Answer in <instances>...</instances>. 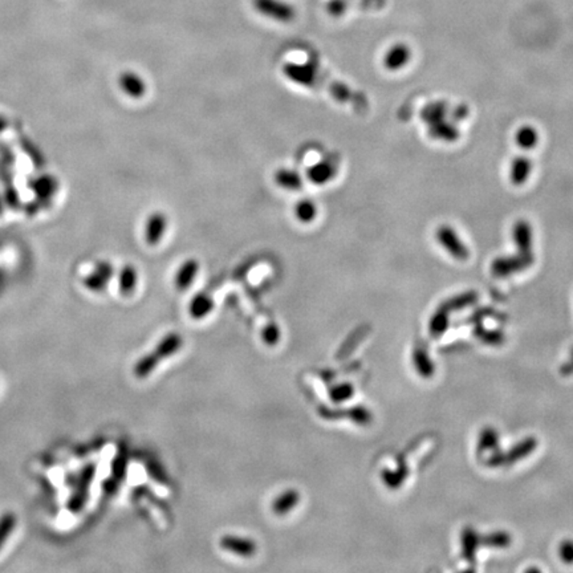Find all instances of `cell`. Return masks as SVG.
I'll return each mask as SVG.
<instances>
[{
    "label": "cell",
    "instance_id": "cell-1",
    "mask_svg": "<svg viewBox=\"0 0 573 573\" xmlns=\"http://www.w3.org/2000/svg\"><path fill=\"white\" fill-rule=\"evenodd\" d=\"M252 5L260 15L279 23H291L296 18L293 5L283 0H252Z\"/></svg>",
    "mask_w": 573,
    "mask_h": 573
},
{
    "label": "cell",
    "instance_id": "cell-2",
    "mask_svg": "<svg viewBox=\"0 0 573 573\" xmlns=\"http://www.w3.org/2000/svg\"><path fill=\"white\" fill-rule=\"evenodd\" d=\"M95 464H88L84 467V470L81 471V474L78 475L76 480V486L74 488V493L68 500V510L74 514H77L82 510V507L85 506L88 497H89V491H91V486L92 482L95 479Z\"/></svg>",
    "mask_w": 573,
    "mask_h": 573
},
{
    "label": "cell",
    "instance_id": "cell-3",
    "mask_svg": "<svg viewBox=\"0 0 573 573\" xmlns=\"http://www.w3.org/2000/svg\"><path fill=\"white\" fill-rule=\"evenodd\" d=\"M169 229V216L164 211L155 210L150 212L144 222V240L148 246H158Z\"/></svg>",
    "mask_w": 573,
    "mask_h": 573
},
{
    "label": "cell",
    "instance_id": "cell-4",
    "mask_svg": "<svg viewBox=\"0 0 573 573\" xmlns=\"http://www.w3.org/2000/svg\"><path fill=\"white\" fill-rule=\"evenodd\" d=\"M437 240L440 242V246L446 249L450 256H453L457 260H466L470 256V251L460 239L458 232L453 229L451 226L443 225L437 229Z\"/></svg>",
    "mask_w": 573,
    "mask_h": 573
},
{
    "label": "cell",
    "instance_id": "cell-5",
    "mask_svg": "<svg viewBox=\"0 0 573 573\" xmlns=\"http://www.w3.org/2000/svg\"><path fill=\"white\" fill-rule=\"evenodd\" d=\"M118 87L132 100H141L148 93V82L135 71H124L118 77Z\"/></svg>",
    "mask_w": 573,
    "mask_h": 573
},
{
    "label": "cell",
    "instance_id": "cell-6",
    "mask_svg": "<svg viewBox=\"0 0 573 573\" xmlns=\"http://www.w3.org/2000/svg\"><path fill=\"white\" fill-rule=\"evenodd\" d=\"M534 263V256H526L517 254L515 256H503L497 258L493 263L491 271L497 278H504L507 275H513L524 268L530 267Z\"/></svg>",
    "mask_w": 573,
    "mask_h": 573
},
{
    "label": "cell",
    "instance_id": "cell-7",
    "mask_svg": "<svg viewBox=\"0 0 573 573\" xmlns=\"http://www.w3.org/2000/svg\"><path fill=\"white\" fill-rule=\"evenodd\" d=\"M337 175V165L330 158H322L306 169V179L317 186L329 183Z\"/></svg>",
    "mask_w": 573,
    "mask_h": 573
},
{
    "label": "cell",
    "instance_id": "cell-8",
    "mask_svg": "<svg viewBox=\"0 0 573 573\" xmlns=\"http://www.w3.org/2000/svg\"><path fill=\"white\" fill-rule=\"evenodd\" d=\"M219 546L222 550L227 551L229 554H236L240 557H252L258 551L256 543L243 536L225 535L219 539Z\"/></svg>",
    "mask_w": 573,
    "mask_h": 573
},
{
    "label": "cell",
    "instance_id": "cell-9",
    "mask_svg": "<svg viewBox=\"0 0 573 573\" xmlns=\"http://www.w3.org/2000/svg\"><path fill=\"white\" fill-rule=\"evenodd\" d=\"M199 269H201V265L194 258L186 259L185 262H182L177 269V272H175V276H174V286H175V288L181 292L188 291L191 284L195 282Z\"/></svg>",
    "mask_w": 573,
    "mask_h": 573
},
{
    "label": "cell",
    "instance_id": "cell-10",
    "mask_svg": "<svg viewBox=\"0 0 573 573\" xmlns=\"http://www.w3.org/2000/svg\"><path fill=\"white\" fill-rule=\"evenodd\" d=\"M513 239L515 242L516 247L519 249V254L526 255V256H534L532 255V243H534L532 227L527 221L520 219L516 222L513 229Z\"/></svg>",
    "mask_w": 573,
    "mask_h": 573
},
{
    "label": "cell",
    "instance_id": "cell-11",
    "mask_svg": "<svg viewBox=\"0 0 573 573\" xmlns=\"http://www.w3.org/2000/svg\"><path fill=\"white\" fill-rule=\"evenodd\" d=\"M273 182L283 190L299 191L304 186V177L292 168H279L273 172Z\"/></svg>",
    "mask_w": 573,
    "mask_h": 573
},
{
    "label": "cell",
    "instance_id": "cell-12",
    "mask_svg": "<svg viewBox=\"0 0 573 573\" xmlns=\"http://www.w3.org/2000/svg\"><path fill=\"white\" fill-rule=\"evenodd\" d=\"M112 278H113L112 265L108 262H101L95 266V271L85 278L84 284L93 292H101L105 289V286H108Z\"/></svg>",
    "mask_w": 573,
    "mask_h": 573
},
{
    "label": "cell",
    "instance_id": "cell-13",
    "mask_svg": "<svg viewBox=\"0 0 573 573\" xmlns=\"http://www.w3.org/2000/svg\"><path fill=\"white\" fill-rule=\"evenodd\" d=\"M183 344V341H182V337L178 335V333H169V335H166L158 345L154 348V352L152 353L154 357H155V360L158 361V363H161L162 360H165V359H168V357H172L174 356L179 349H181V346Z\"/></svg>",
    "mask_w": 573,
    "mask_h": 573
},
{
    "label": "cell",
    "instance_id": "cell-14",
    "mask_svg": "<svg viewBox=\"0 0 573 573\" xmlns=\"http://www.w3.org/2000/svg\"><path fill=\"white\" fill-rule=\"evenodd\" d=\"M410 58H412L410 49L403 44H398V45L392 47L386 52L383 58V67L387 71H398L409 63Z\"/></svg>",
    "mask_w": 573,
    "mask_h": 573
},
{
    "label": "cell",
    "instance_id": "cell-15",
    "mask_svg": "<svg viewBox=\"0 0 573 573\" xmlns=\"http://www.w3.org/2000/svg\"><path fill=\"white\" fill-rule=\"evenodd\" d=\"M531 172H532V161L526 155L516 157L511 164L510 181L515 186H521L528 181Z\"/></svg>",
    "mask_w": 573,
    "mask_h": 573
},
{
    "label": "cell",
    "instance_id": "cell-16",
    "mask_svg": "<svg viewBox=\"0 0 573 573\" xmlns=\"http://www.w3.org/2000/svg\"><path fill=\"white\" fill-rule=\"evenodd\" d=\"M299 502H300L299 491L291 488V490H286L284 493H282L279 497L273 499V502L271 504V510L275 515H286L288 513H291L299 504Z\"/></svg>",
    "mask_w": 573,
    "mask_h": 573
},
{
    "label": "cell",
    "instance_id": "cell-17",
    "mask_svg": "<svg viewBox=\"0 0 573 573\" xmlns=\"http://www.w3.org/2000/svg\"><path fill=\"white\" fill-rule=\"evenodd\" d=\"M317 215H319V207L315 203V201L309 198L299 199L293 206V216L296 218L297 222L303 225L312 223L317 218Z\"/></svg>",
    "mask_w": 573,
    "mask_h": 573
},
{
    "label": "cell",
    "instance_id": "cell-18",
    "mask_svg": "<svg viewBox=\"0 0 573 573\" xmlns=\"http://www.w3.org/2000/svg\"><path fill=\"white\" fill-rule=\"evenodd\" d=\"M214 309V302L210 295L206 293H198L191 299L189 303V313L191 317L195 320H201L206 317L211 311Z\"/></svg>",
    "mask_w": 573,
    "mask_h": 573
},
{
    "label": "cell",
    "instance_id": "cell-19",
    "mask_svg": "<svg viewBox=\"0 0 573 573\" xmlns=\"http://www.w3.org/2000/svg\"><path fill=\"white\" fill-rule=\"evenodd\" d=\"M138 283V272L133 265H125L120 271L118 276V286L120 292L124 296H131L137 288Z\"/></svg>",
    "mask_w": 573,
    "mask_h": 573
},
{
    "label": "cell",
    "instance_id": "cell-20",
    "mask_svg": "<svg viewBox=\"0 0 573 573\" xmlns=\"http://www.w3.org/2000/svg\"><path fill=\"white\" fill-rule=\"evenodd\" d=\"M516 145L523 150L534 149L539 142V133L534 126L524 125L520 126L515 133Z\"/></svg>",
    "mask_w": 573,
    "mask_h": 573
},
{
    "label": "cell",
    "instance_id": "cell-21",
    "mask_svg": "<svg viewBox=\"0 0 573 573\" xmlns=\"http://www.w3.org/2000/svg\"><path fill=\"white\" fill-rule=\"evenodd\" d=\"M430 135L440 139V141H447V142H453L456 139H458V131L457 128H454L453 125L445 122L443 120L430 124Z\"/></svg>",
    "mask_w": 573,
    "mask_h": 573
},
{
    "label": "cell",
    "instance_id": "cell-22",
    "mask_svg": "<svg viewBox=\"0 0 573 573\" xmlns=\"http://www.w3.org/2000/svg\"><path fill=\"white\" fill-rule=\"evenodd\" d=\"M18 517L14 513H5L0 516V550L4 547L7 539L14 532Z\"/></svg>",
    "mask_w": 573,
    "mask_h": 573
},
{
    "label": "cell",
    "instance_id": "cell-23",
    "mask_svg": "<svg viewBox=\"0 0 573 573\" xmlns=\"http://www.w3.org/2000/svg\"><path fill=\"white\" fill-rule=\"evenodd\" d=\"M262 340L265 344L269 345V346L278 344L280 340V329L278 324L275 323L268 324L262 332Z\"/></svg>",
    "mask_w": 573,
    "mask_h": 573
},
{
    "label": "cell",
    "instance_id": "cell-24",
    "mask_svg": "<svg viewBox=\"0 0 573 573\" xmlns=\"http://www.w3.org/2000/svg\"><path fill=\"white\" fill-rule=\"evenodd\" d=\"M332 401L343 402L353 396V387L350 385H339L335 386L329 393Z\"/></svg>",
    "mask_w": 573,
    "mask_h": 573
},
{
    "label": "cell",
    "instance_id": "cell-25",
    "mask_svg": "<svg viewBox=\"0 0 573 573\" xmlns=\"http://www.w3.org/2000/svg\"><path fill=\"white\" fill-rule=\"evenodd\" d=\"M443 115H445V108H443V106H440V105L430 106V108H427V109L423 112V118H426L430 124H434V122L442 121V120H443Z\"/></svg>",
    "mask_w": 573,
    "mask_h": 573
},
{
    "label": "cell",
    "instance_id": "cell-26",
    "mask_svg": "<svg viewBox=\"0 0 573 573\" xmlns=\"http://www.w3.org/2000/svg\"><path fill=\"white\" fill-rule=\"evenodd\" d=\"M326 10L333 16H341L346 10V3L344 0H330Z\"/></svg>",
    "mask_w": 573,
    "mask_h": 573
},
{
    "label": "cell",
    "instance_id": "cell-27",
    "mask_svg": "<svg viewBox=\"0 0 573 573\" xmlns=\"http://www.w3.org/2000/svg\"><path fill=\"white\" fill-rule=\"evenodd\" d=\"M560 554L561 559L567 563H572L573 561V543L571 540H567L565 543L561 544L560 547Z\"/></svg>",
    "mask_w": 573,
    "mask_h": 573
}]
</instances>
